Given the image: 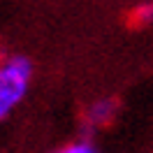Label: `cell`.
<instances>
[{
	"label": "cell",
	"instance_id": "cell-1",
	"mask_svg": "<svg viewBox=\"0 0 153 153\" xmlns=\"http://www.w3.org/2000/svg\"><path fill=\"white\" fill-rule=\"evenodd\" d=\"M33 79V63L26 56L0 58V123L23 102Z\"/></svg>",
	"mask_w": 153,
	"mask_h": 153
},
{
	"label": "cell",
	"instance_id": "cell-2",
	"mask_svg": "<svg viewBox=\"0 0 153 153\" xmlns=\"http://www.w3.org/2000/svg\"><path fill=\"white\" fill-rule=\"evenodd\" d=\"M116 111H118V105H116V100L111 97H100L95 102H91L86 109V123L91 128H102V125L111 123L114 121Z\"/></svg>",
	"mask_w": 153,
	"mask_h": 153
},
{
	"label": "cell",
	"instance_id": "cell-3",
	"mask_svg": "<svg viewBox=\"0 0 153 153\" xmlns=\"http://www.w3.org/2000/svg\"><path fill=\"white\" fill-rule=\"evenodd\" d=\"M56 153H97V149L88 139H76L72 144H65L63 149H58Z\"/></svg>",
	"mask_w": 153,
	"mask_h": 153
},
{
	"label": "cell",
	"instance_id": "cell-4",
	"mask_svg": "<svg viewBox=\"0 0 153 153\" xmlns=\"http://www.w3.org/2000/svg\"><path fill=\"white\" fill-rule=\"evenodd\" d=\"M134 16H137V21H139V23H151V21H153V2L142 5L139 10L134 12Z\"/></svg>",
	"mask_w": 153,
	"mask_h": 153
}]
</instances>
